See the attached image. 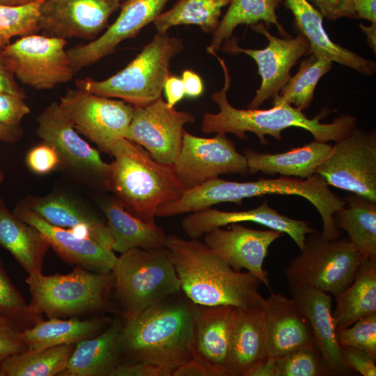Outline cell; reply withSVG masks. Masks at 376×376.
Masks as SVG:
<instances>
[{
	"instance_id": "30bf717a",
	"label": "cell",
	"mask_w": 376,
	"mask_h": 376,
	"mask_svg": "<svg viewBox=\"0 0 376 376\" xmlns=\"http://www.w3.org/2000/svg\"><path fill=\"white\" fill-rule=\"evenodd\" d=\"M36 121V134L56 149L60 166L81 181L108 189L111 164L79 135L58 102L47 106Z\"/></svg>"
},
{
	"instance_id": "8992f818",
	"label": "cell",
	"mask_w": 376,
	"mask_h": 376,
	"mask_svg": "<svg viewBox=\"0 0 376 376\" xmlns=\"http://www.w3.org/2000/svg\"><path fill=\"white\" fill-rule=\"evenodd\" d=\"M183 42L167 33H157L123 69L104 80L77 79V88L107 97H117L134 107L147 105L162 96L170 75L172 58Z\"/></svg>"
},
{
	"instance_id": "11a10c76",
	"label": "cell",
	"mask_w": 376,
	"mask_h": 376,
	"mask_svg": "<svg viewBox=\"0 0 376 376\" xmlns=\"http://www.w3.org/2000/svg\"><path fill=\"white\" fill-rule=\"evenodd\" d=\"M24 134L21 124L0 123V141L15 143L19 141Z\"/></svg>"
},
{
	"instance_id": "2e32d148",
	"label": "cell",
	"mask_w": 376,
	"mask_h": 376,
	"mask_svg": "<svg viewBox=\"0 0 376 376\" xmlns=\"http://www.w3.org/2000/svg\"><path fill=\"white\" fill-rule=\"evenodd\" d=\"M195 122L186 111L170 107L162 96L141 107H134L125 138L138 143L157 162L173 164L183 139L185 125Z\"/></svg>"
},
{
	"instance_id": "74e56055",
	"label": "cell",
	"mask_w": 376,
	"mask_h": 376,
	"mask_svg": "<svg viewBox=\"0 0 376 376\" xmlns=\"http://www.w3.org/2000/svg\"><path fill=\"white\" fill-rule=\"evenodd\" d=\"M332 63L327 58L310 54L301 60L297 73L290 77L278 95L301 111L307 109L319 80L331 70Z\"/></svg>"
},
{
	"instance_id": "db71d44e",
	"label": "cell",
	"mask_w": 376,
	"mask_h": 376,
	"mask_svg": "<svg viewBox=\"0 0 376 376\" xmlns=\"http://www.w3.org/2000/svg\"><path fill=\"white\" fill-rule=\"evenodd\" d=\"M354 19L376 24V0H352Z\"/></svg>"
},
{
	"instance_id": "7a4b0ae2",
	"label": "cell",
	"mask_w": 376,
	"mask_h": 376,
	"mask_svg": "<svg viewBox=\"0 0 376 376\" xmlns=\"http://www.w3.org/2000/svg\"><path fill=\"white\" fill-rule=\"evenodd\" d=\"M164 249L180 281L181 290L194 304L248 308L262 306L261 281L249 272L234 269L198 239L166 235Z\"/></svg>"
},
{
	"instance_id": "60d3db41",
	"label": "cell",
	"mask_w": 376,
	"mask_h": 376,
	"mask_svg": "<svg viewBox=\"0 0 376 376\" xmlns=\"http://www.w3.org/2000/svg\"><path fill=\"white\" fill-rule=\"evenodd\" d=\"M0 315L6 316L24 329L42 320L34 313L8 276L0 259Z\"/></svg>"
},
{
	"instance_id": "7402d4cb",
	"label": "cell",
	"mask_w": 376,
	"mask_h": 376,
	"mask_svg": "<svg viewBox=\"0 0 376 376\" xmlns=\"http://www.w3.org/2000/svg\"><path fill=\"white\" fill-rule=\"evenodd\" d=\"M262 308L268 357L279 359L299 347L315 345L307 318L292 298L272 292Z\"/></svg>"
},
{
	"instance_id": "9a60e30c",
	"label": "cell",
	"mask_w": 376,
	"mask_h": 376,
	"mask_svg": "<svg viewBox=\"0 0 376 376\" xmlns=\"http://www.w3.org/2000/svg\"><path fill=\"white\" fill-rule=\"evenodd\" d=\"M175 173L190 189L221 174L248 173L246 159L225 133L212 138L184 132L180 153L173 164Z\"/></svg>"
},
{
	"instance_id": "b9f144b4",
	"label": "cell",
	"mask_w": 376,
	"mask_h": 376,
	"mask_svg": "<svg viewBox=\"0 0 376 376\" xmlns=\"http://www.w3.org/2000/svg\"><path fill=\"white\" fill-rule=\"evenodd\" d=\"M340 347L362 350L376 359V313L361 318L350 326L336 329Z\"/></svg>"
},
{
	"instance_id": "ab89813d",
	"label": "cell",
	"mask_w": 376,
	"mask_h": 376,
	"mask_svg": "<svg viewBox=\"0 0 376 376\" xmlns=\"http://www.w3.org/2000/svg\"><path fill=\"white\" fill-rule=\"evenodd\" d=\"M330 369L315 345L299 347L276 359V376H327Z\"/></svg>"
},
{
	"instance_id": "277c9868",
	"label": "cell",
	"mask_w": 376,
	"mask_h": 376,
	"mask_svg": "<svg viewBox=\"0 0 376 376\" xmlns=\"http://www.w3.org/2000/svg\"><path fill=\"white\" fill-rule=\"evenodd\" d=\"M266 194L295 195L312 203L322 221V234L327 238L340 236L333 214L345 205V200L333 192L318 174L308 178L280 176L276 178H259L254 181L236 182L218 178L208 180L194 188L187 189L182 196L162 206L166 217L192 213L224 202L238 205L244 199Z\"/></svg>"
},
{
	"instance_id": "836d02e7",
	"label": "cell",
	"mask_w": 376,
	"mask_h": 376,
	"mask_svg": "<svg viewBox=\"0 0 376 376\" xmlns=\"http://www.w3.org/2000/svg\"><path fill=\"white\" fill-rule=\"evenodd\" d=\"M333 214L335 226L345 230L364 258L376 259V201L350 193Z\"/></svg>"
},
{
	"instance_id": "ee69618b",
	"label": "cell",
	"mask_w": 376,
	"mask_h": 376,
	"mask_svg": "<svg viewBox=\"0 0 376 376\" xmlns=\"http://www.w3.org/2000/svg\"><path fill=\"white\" fill-rule=\"evenodd\" d=\"M21 329L10 318L0 315V361L26 350L22 340Z\"/></svg>"
},
{
	"instance_id": "ba28073f",
	"label": "cell",
	"mask_w": 376,
	"mask_h": 376,
	"mask_svg": "<svg viewBox=\"0 0 376 376\" xmlns=\"http://www.w3.org/2000/svg\"><path fill=\"white\" fill-rule=\"evenodd\" d=\"M26 283L31 295V309L51 318L104 310L113 277L111 272L97 273L75 266L65 274H29Z\"/></svg>"
},
{
	"instance_id": "4fadbf2b",
	"label": "cell",
	"mask_w": 376,
	"mask_h": 376,
	"mask_svg": "<svg viewBox=\"0 0 376 376\" xmlns=\"http://www.w3.org/2000/svg\"><path fill=\"white\" fill-rule=\"evenodd\" d=\"M59 105L75 129L102 152L110 155L111 145L125 138L134 106L79 89H69Z\"/></svg>"
},
{
	"instance_id": "6da1fadb",
	"label": "cell",
	"mask_w": 376,
	"mask_h": 376,
	"mask_svg": "<svg viewBox=\"0 0 376 376\" xmlns=\"http://www.w3.org/2000/svg\"><path fill=\"white\" fill-rule=\"evenodd\" d=\"M224 75L223 88L212 94V100L217 104L219 112H207L202 118L201 131L205 134L230 133L240 139H246V132L257 136L261 145L269 144L265 135L281 140V132L289 127H299L310 132L314 140L336 142L357 127V118L343 114L331 123H322L321 119L329 113L323 109L313 118H308L302 111L292 106L279 95L273 98V107L267 109H237L227 98L231 79L224 60L215 53Z\"/></svg>"
},
{
	"instance_id": "9c48e42d",
	"label": "cell",
	"mask_w": 376,
	"mask_h": 376,
	"mask_svg": "<svg viewBox=\"0 0 376 376\" xmlns=\"http://www.w3.org/2000/svg\"><path fill=\"white\" fill-rule=\"evenodd\" d=\"M300 251L284 269L289 289L311 288L334 298L352 283L364 258L349 239H329L317 230Z\"/></svg>"
},
{
	"instance_id": "ac0fdd59",
	"label": "cell",
	"mask_w": 376,
	"mask_h": 376,
	"mask_svg": "<svg viewBox=\"0 0 376 376\" xmlns=\"http://www.w3.org/2000/svg\"><path fill=\"white\" fill-rule=\"evenodd\" d=\"M229 225L226 229L219 227L205 233L204 243L234 269H246L271 290L263 263L270 245L285 233L272 229H252L239 223Z\"/></svg>"
},
{
	"instance_id": "f5cc1de1",
	"label": "cell",
	"mask_w": 376,
	"mask_h": 376,
	"mask_svg": "<svg viewBox=\"0 0 376 376\" xmlns=\"http://www.w3.org/2000/svg\"><path fill=\"white\" fill-rule=\"evenodd\" d=\"M185 95L189 97L200 96L204 90L203 84L198 75L190 70H185L182 75Z\"/></svg>"
},
{
	"instance_id": "f6af8a7d",
	"label": "cell",
	"mask_w": 376,
	"mask_h": 376,
	"mask_svg": "<svg viewBox=\"0 0 376 376\" xmlns=\"http://www.w3.org/2000/svg\"><path fill=\"white\" fill-rule=\"evenodd\" d=\"M20 97L0 92V123L20 124L31 110Z\"/></svg>"
},
{
	"instance_id": "d4e9b609",
	"label": "cell",
	"mask_w": 376,
	"mask_h": 376,
	"mask_svg": "<svg viewBox=\"0 0 376 376\" xmlns=\"http://www.w3.org/2000/svg\"><path fill=\"white\" fill-rule=\"evenodd\" d=\"M292 299L307 318L318 350L332 375H350L353 372L345 363L336 336L332 316V296L311 288L290 289Z\"/></svg>"
},
{
	"instance_id": "e575fe53",
	"label": "cell",
	"mask_w": 376,
	"mask_h": 376,
	"mask_svg": "<svg viewBox=\"0 0 376 376\" xmlns=\"http://www.w3.org/2000/svg\"><path fill=\"white\" fill-rule=\"evenodd\" d=\"M283 2V0H231L228 10L212 33L207 52L217 53L224 42L232 37L235 29L241 24L251 26L260 22L267 26L273 24L281 34L288 37L276 15V8Z\"/></svg>"
},
{
	"instance_id": "5b68a950",
	"label": "cell",
	"mask_w": 376,
	"mask_h": 376,
	"mask_svg": "<svg viewBox=\"0 0 376 376\" xmlns=\"http://www.w3.org/2000/svg\"><path fill=\"white\" fill-rule=\"evenodd\" d=\"M108 189L126 210L155 224L156 212L164 204L179 199L187 190L173 165L157 162L142 146L125 138L111 145Z\"/></svg>"
},
{
	"instance_id": "7bdbcfd3",
	"label": "cell",
	"mask_w": 376,
	"mask_h": 376,
	"mask_svg": "<svg viewBox=\"0 0 376 376\" xmlns=\"http://www.w3.org/2000/svg\"><path fill=\"white\" fill-rule=\"evenodd\" d=\"M26 164L32 172L44 175L60 166V158L54 147L42 142L29 150Z\"/></svg>"
},
{
	"instance_id": "f546056e",
	"label": "cell",
	"mask_w": 376,
	"mask_h": 376,
	"mask_svg": "<svg viewBox=\"0 0 376 376\" xmlns=\"http://www.w3.org/2000/svg\"><path fill=\"white\" fill-rule=\"evenodd\" d=\"M0 246L9 251L29 274H42L50 247L40 232L10 212L0 197Z\"/></svg>"
},
{
	"instance_id": "ffe728a7",
	"label": "cell",
	"mask_w": 376,
	"mask_h": 376,
	"mask_svg": "<svg viewBox=\"0 0 376 376\" xmlns=\"http://www.w3.org/2000/svg\"><path fill=\"white\" fill-rule=\"evenodd\" d=\"M244 221L259 224L288 235L299 250L304 246L306 235L316 231L306 221L280 214L269 205L267 200L249 210L226 212L210 207L189 213L182 221V228L190 238L198 239L217 228Z\"/></svg>"
},
{
	"instance_id": "816d5d0a",
	"label": "cell",
	"mask_w": 376,
	"mask_h": 376,
	"mask_svg": "<svg viewBox=\"0 0 376 376\" xmlns=\"http://www.w3.org/2000/svg\"><path fill=\"white\" fill-rule=\"evenodd\" d=\"M166 97V103L170 107L174 106L185 96V91L182 79L169 75L166 79L164 89Z\"/></svg>"
},
{
	"instance_id": "94428289",
	"label": "cell",
	"mask_w": 376,
	"mask_h": 376,
	"mask_svg": "<svg viewBox=\"0 0 376 376\" xmlns=\"http://www.w3.org/2000/svg\"><path fill=\"white\" fill-rule=\"evenodd\" d=\"M1 362L0 361V376H1Z\"/></svg>"
},
{
	"instance_id": "f907efd6",
	"label": "cell",
	"mask_w": 376,
	"mask_h": 376,
	"mask_svg": "<svg viewBox=\"0 0 376 376\" xmlns=\"http://www.w3.org/2000/svg\"><path fill=\"white\" fill-rule=\"evenodd\" d=\"M172 376H214L210 368L201 360L194 357L181 364L172 373Z\"/></svg>"
},
{
	"instance_id": "44dd1931",
	"label": "cell",
	"mask_w": 376,
	"mask_h": 376,
	"mask_svg": "<svg viewBox=\"0 0 376 376\" xmlns=\"http://www.w3.org/2000/svg\"><path fill=\"white\" fill-rule=\"evenodd\" d=\"M13 212L38 229L55 252L65 262L97 273L111 272L117 256L93 240L76 235L69 229L52 225L19 201Z\"/></svg>"
},
{
	"instance_id": "4dcf8cb0",
	"label": "cell",
	"mask_w": 376,
	"mask_h": 376,
	"mask_svg": "<svg viewBox=\"0 0 376 376\" xmlns=\"http://www.w3.org/2000/svg\"><path fill=\"white\" fill-rule=\"evenodd\" d=\"M113 237L112 251L123 253L130 249L141 248L158 250L164 248V230L132 214L116 200L101 206Z\"/></svg>"
},
{
	"instance_id": "e0dca14e",
	"label": "cell",
	"mask_w": 376,
	"mask_h": 376,
	"mask_svg": "<svg viewBox=\"0 0 376 376\" xmlns=\"http://www.w3.org/2000/svg\"><path fill=\"white\" fill-rule=\"evenodd\" d=\"M119 6L120 0H44L40 31L49 37L93 40Z\"/></svg>"
},
{
	"instance_id": "681fc988",
	"label": "cell",
	"mask_w": 376,
	"mask_h": 376,
	"mask_svg": "<svg viewBox=\"0 0 376 376\" xmlns=\"http://www.w3.org/2000/svg\"><path fill=\"white\" fill-rule=\"evenodd\" d=\"M3 49L0 47V92L26 99L25 91L18 85L15 77L6 63Z\"/></svg>"
},
{
	"instance_id": "3957f363",
	"label": "cell",
	"mask_w": 376,
	"mask_h": 376,
	"mask_svg": "<svg viewBox=\"0 0 376 376\" xmlns=\"http://www.w3.org/2000/svg\"><path fill=\"white\" fill-rule=\"evenodd\" d=\"M176 295L125 320L120 335L122 358L173 373L194 357L196 304Z\"/></svg>"
},
{
	"instance_id": "d6986e66",
	"label": "cell",
	"mask_w": 376,
	"mask_h": 376,
	"mask_svg": "<svg viewBox=\"0 0 376 376\" xmlns=\"http://www.w3.org/2000/svg\"><path fill=\"white\" fill-rule=\"evenodd\" d=\"M170 0H126L115 22L100 36L67 50L75 73L115 52L123 40L134 37L153 21Z\"/></svg>"
},
{
	"instance_id": "d590c367",
	"label": "cell",
	"mask_w": 376,
	"mask_h": 376,
	"mask_svg": "<svg viewBox=\"0 0 376 376\" xmlns=\"http://www.w3.org/2000/svg\"><path fill=\"white\" fill-rule=\"evenodd\" d=\"M75 344L26 350L1 361V376H54L65 369Z\"/></svg>"
},
{
	"instance_id": "5bb4252c",
	"label": "cell",
	"mask_w": 376,
	"mask_h": 376,
	"mask_svg": "<svg viewBox=\"0 0 376 376\" xmlns=\"http://www.w3.org/2000/svg\"><path fill=\"white\" fill-rule=\"evenodd\" d=\"M251 27L265 36L268 43L265 48H242L238 45L237 39L232 37L225 40L221 47L229 54H245L256 61L261 84L247 108L258 109L265 101L279 95L291 77L292 68L301 57L308 54L310 46L307 39L300 33L294 38H281L271 34L263 22Z\"/></svg>"
},
{
	"instance_id": "9f6ffc18",
	"label": "cell",
	"mask_w": 376,
	"mask_h": 376,
	"mask_svg": "<svg viewBox=\"0 0 376 376\" xmlns=\"http://www.w3.org/2000/svg\"><path fill=\"white\" fill-rule=\"evenodd\" d=\"M250 376H276V359L268 357L251 372Z\"/></svg>"
},
{
	"instance_id": "cb8c5ba5",
	"label": "cell",
	"mask_w": 376,
	"mask_h": 376,
	"mask_svg": "<svg viewBox=\"0 0 376 376\" xmlns=\"http://www.w3.org/2000/svg\"><path fill=\"white\" fill-rule=\"evenodd\" d=\"M19 201L47 223L89 237L112 250L113 237L107 224L68 196L61 194L27 196Z\"/></svg>"
},
{
	"instance_id": "8d00e7d4",
	"label": "cell",
	"mask_w": 376,
	"mask_h": 376,
	"mask_svg": "<svg viewBox=\"0 0 376 376\" xmlns=\"http://www.w3.org/2000/svg\"><path fill=\"white\" fill-rule=\"evenodd\" d=\"M231 0H179L162 13L153 24L157 33H164L175 26L194 24L205 33H214L219 24L221 9Z\"/></svg>"
},
{
	"instance_id": "484cf974",
	"label": "cell",
	"mask_w": 376,
	"mask_h": 376,
	"mask_svg": "<svg viewBox=\"0 0 376 376\" xmlns=\"http://www.w3.org/2000/svg\"><path fill=\"white\" fill-rule=\"evenodd\" d=\"M267 359L262 306L235 308L228 364L230 376H250Z\"/></svg>"
},
{
	"instance_id": "603a6c76",
	"label": "cell",
	"mask_w": 376,
	"mask_h": 376,
	"mask_svg": "<svg viewBox=\"0 0 376 376\" xmlns=\"http://www.w3.org/2000/svg\"><path fill=\"white\" fill-rule=\"evenodd\" d=\"M235 308L196 304L194 357L206 363L214 376H230L228 364Z\"/></svg>"
},
{
	"instance_id": "f35d334b",
	"label": "cell",
	"mask_w": 376,
	"mask_h": 376,
	"mask_svg": "<svg viewBox=\"0 0 376 376\" xmlns=\"http://www.w3.org/2000/svg\"><path fill=\"white\" fill-rule=\"evenodd\" d=\"M44 0L21 6L0 4V47L4 48L15 36L35 34L40 31V8Z\"/></svg>"
},
{
	"instance_id": "f1b7e54d",
	"label": "cell",
	"mask_w": 376,
	"mask_h": 376,
	"mask_svg": "<svg viewBox=\"0 0 376 376\" xmlns=\"http://www.w3.org/2000/svg\"><path fill=\"white\" fill-rule=\"evenodd\" d=\"M123 323L114 320L99 336L75 344L62 376H111L121 363L120 335Z\"/></svg>"
},
{
	"instance_id": "1f68e13d",
	"label": "cell",
	"mask_w": 376,
	"mask_h": 376,
	"mask_svg": "<svg viewBox=\"0 0 376 376\" xmlns=\"http://www.w3.org/2000/svg\"><path fill=\"white\" fill-rule=\"evenodd\" d=\"M335 299L332 316L336 329L376 313V259L363 258L352 283Z\"/></svg>"
},
{
	"instance_id": "d6a6232c",
	"label": "cell",
	"mask_w": 376,
	"mask_h": 376,
	"mask_svg": "<svg viewBox=\"0 0 376 376\" xmlns=\"http://www.w3.org/2000/svg\"><path fill=\"white\" fill-rule=\"evenodd\" d=\"M109 322L111 320L105 318L85 320L51 318L23 329L21 337L26 350H43L64 344H76L92 338Z\"/></svg>"
},
{
	"instance_id": "7c38bea8",
	"label": "cell",
	"mask_w": 376,
	"mask_h": 376,
	"mask_svg": "<svg viewBox=\"0 0 376 376\" xmlns=\"http://www.w3.org/2000/svg\"><path fill=\"white\" fill-rule=\"evenodd\" d=\"M329 186L376 201V131L357 127L335 142L315 170Z\"/></svg>"
},
{
	"instance_id": "680465c9",
	"label": "cell",
	"mask_w": 376,
	"mask_h": 376,
	"mask_svg": "<svg viewBox=\"0 0 376 376\" xmlns=\"http://www.w3.org/2000/svg\"><path fill=\"white\" fill-rule=\"evenodd\" d=\"M35 1L36 0H0V4L6 6H21Z\"/></svg>"
},
{
	"instance_id": "6f0895ef",
	"label": "cell",
	"mask_w": 376,
	"mask_h": 376,
	"mask_svg": "<svg viewBox=\"0 0 376 376\" xmlns=\"http://www.w3.org/2000/svg\"><path fill=\"white\" fill-rule=\"evenodd\" d=\"M359 27L361 31L365 33L367 38V42L370 47L373 51L374 54L376 52V24L371 23L369 26H366L359 24Z\"/></svg>"
},
{
	"instance_id": "8fae6325",
	"label": "cell",
	"mask_w": 376,
	"mask_h": 376,
	"mask_svg": "<svg viewBox=\"0 0 376 376\" xmlns=\"http://www.w3.org/2000/svg\"><path fill=\"white\" fill-rule=\"evenodd\" d=\"M67 40L36 33L22 36L3 49L5 60L21 83L51 90L70 81L75 74L67 52Z\"/></svg>"
},
{
	"instance_id": "52a82bcc",
	"label": "cell",
	"mask_w": 376,
	"mask_h": 376,
	"mask_svg": "<svg viewBox=\"0 0 376 376\" xmlns=\"http://www.w3.org/2000/svg\"><path fill=\"white\" fill-rule=\"evenodd\" d=\"M113 288L125 320L178 294L180 281L165 249L134 248L117 258Z\"/></svg>"
},
{
	"instance_id": "bcb514c9",
	"label": "cell",
	"mask_w": 376,
	"mask_h": 376,
	"mask_svg": "<svg viewBox=\"0 0 376 376\" xmlns=\"http://www.w3.org/2000/svg\"><path fill=\"white\" fill-rule=\"evenodd\" d=\"M340 348L345 363L353 372H357L363 376L376 375V359L369 354L355 347H340Z\"/></svg>"
},
{
	"instance_id": "91938a15",
	"label": "cell",
	"mask_w": 376,
	"mask_h": 376,
	"mask_svg": "<svg viewBox=\"0 0 376 376\" xmlns=\"http://www.w3.org/2000/svg\"><path fill=\"white\" fill-rule=\"evenodd\" d=\"M3 179H4V174L0 166V185L2 184Z\"/></svg>"
},
{
	"instance_id": "c3c4849f",
	"label": "cell",
	"mask_w": 376,
	"mask_h": 376,
	"mask_svg": "<svg viewBox=\"0 0 376 376\" xmlns=\"http://www.w3.org/2000/svg\"><path fill=\"white\" fill-rule=\"evenodd\" d=\"M111 376H172L171 372L142 362H121Z\"/></svg>"
},
{
	"instance_id": "4316f807",
	"label": "cell",
	"mask_w": 376,
	"mask_h": 376,
	"mask_svg": "<svg viewBox=\"0 0 376 376\" xmlns=\"http://www.w3.org/2000/svg\"><path fill=\"white\" fill-rule=\"evenodd\" d=\"M295 26L309 43L308 54H315L349 67L359 73L375 74L376 63L333 42L323 26V16L307 0H285Z\"/></svg>"
},
{
	"instance_id": "7dc6e473",
	"label": "cell",
	"mask_w": 376,
	"mask_h": 376,
	"mask_svg": "<svg viewBox=\"0 0 376 376\" xmlns=\"http://www.w3.org/2000/svg\"><path fill=\"white\" fill-rule=\"evenodd\" d=\"M323 17L335 20L343 17L354 18L352 0H307Z\"/></svg>"
},
{
	"instance_id": "83f0119b",
	"label": "cell",
	"mask_w": 376,
	"mask_h": 376,
	"mask_svg": "<svg viewBox=\"0 0 376 376\" xmlns=\"http://www.w3.org/2000/svg\"><path fill=\"white\" fill-rule=\"evenodd\" d=\"M331 150L332 146L327 142L314 140L283 152H260L246 148L243 155L246 159L248 173L251 174L262 172L305 179L315 174L316 169L329 157Z\"/></svg>"
}]
</instances>
